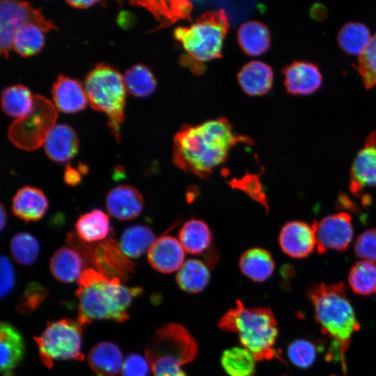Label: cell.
<instances>
[{
    "instance_id": "cell-1",
    "label": "cell",
    "mask_w": 376,
    "mask_h": 376,
    "mask_svg": "<svg viewBox=\"0 0 376 376\" xmlns=\"http://www.w3.org/2000/svg\"><path fill=\"white\" fill-rule=\"evenodd\" d=\"M238 143L251 145L253 141L235 132L225 118L186 125L174 136L172 160L180 170L205 178L226 161Z\"/></svg>"
},
{
    "instance_id": "cell-2",
    "label": "cell",
    "mask_w": 376,
    "mask_h": 376,
    "mask_svg": "<svg viewBox=\"0 0 376 376\" xmlns=\"http://www.w3.org/2000/svg\"><path fill=\"white\" fill-rule=\"evenodd\" d=\"M307 297L313 305L316 322L332 340L331 356L340 361L343 376H347L346 352L360 324L345 285L343 282L313 285L307 290Z\"/></svg>"
},
{
    "instance_id": "cell-3",
    "label": "cell",
    "mask_w": 376,
    "mask_h": 376,
    "mask_svg": "<svg viewBox=\"0 0 376 376\" xmlns=\"http://www.w3.org/2000/svg\"><path fill=\"white\" fill-rule=\"evenodd\" d=\"M121 282L93 268L84 269L75 292L79 300L77 320L84 327L94 320H126L127 309L142 288L127 287Z\"/></svg>"
},
{
    "instance_id": "cell-4",
    "label": "cell",
    "mask_w": 376,
    "mask_h": 376,
    "mask_svg": "<svg viewBox=\"0 0 376 376\" xmlns=\"http://www.w3.org/2000/svg\"><path fill=\"white\" fill-rule=\"evenodd\" d=\"M219 327L238 334L241 345L256 361L279 359L274 348L279 335L277 322L272 311L267 307L248 308L239 300L234 308L225 313Z\"/></svg>"
},
{
    "instance_id": "cell-5",
    "label": "cell",
    "mask_w": 376,
    "mask_h": 376,
    "mask_svg": "<svg viewBox=\"0 0 376 376\" xmlns=\"http://www.w3.org/2000/svg\"><path fill=\"white\" fill-rule=\"evenodd\" d=\"M228 29L227 15L220 9L203 13L188 27L176 28L173 38L187 53L185 63L195 72H201L202 63L221 57Z\"/></svg>"
},
{
    "instance_id": "cell-6",
    "label": "cell",
    "mask_w": 376,
    "mask_h": 376,
    "mask_svg": "<svg viewBox=\"0 0 376 376\" xmlns=\"http://www.w3.org/2000/svg\"><path fill=\"white\" fill-rule=\"evenodd\" d=\"M84 89L91 107L107 115L111 134L119 142L127 90L123 76L111 65L97 64L86 75Z\"/></svg>"
},
{
    "instance_id": "cell-7",
    "label": "cell",
    "mask_w": 376,
    "mask_h": 376,
    "mask_svg": "<svg viewBox=\"0 0 376 376\" xmlns=\"http://www.w3.org/2000/svg\"><path fill=\"white\" fill-rule=\"evenodd\" d=\"M197 345L189 331L178 324L159 329L146 350V359L155 375L175 374L196 355Z\"/></svg>"
},
{
    "instance_id": "cell-8",
    "label": "cell",
    "mask_w": 376,
    "mask_h": 376,
    "mask_svg": "<svg viewBox=\"0 0 376 376\" xmlns=\"http://www.w3.org/2000/svg\"><path fill=\"white\" fill-rule=\"evenodd\" d=\"M84 328L77 320L65 318L48 323L43 332L34 338L43 364L51 368L56 360H84Z\"/></svg>"
},
{
    "instance_id": "cell-9",
    "label": "cell",
    "mask_w": 376,
    "mask_h": 376,
    "mask_svg": "<svg viewBox=\"0 0 376 376\" xmlns=\"http://www.w3.org/2000/svg\"><path fill=\"white\" fill-rule=\"evenodd\" d=\"M56 118L55 105L46 97L35 95L31 110L13 121L8 128V137L20 149L34 150L44 145Z\"/></svg>"
},
{
    "instance_id": "cell-10",
    "label": "cell",
    "mask_w": 376,
    "mask_h": 376,
    "mask_svg": "<svg viewBox=\"0 0 376 376\" xmlns=\"http://www.w3.org/2000/svg\"><path fill=\"white\" fill-rule=\"evenodd\" d=\"M33 24L45 32L56 29L46 19L39 9L29 3L18 1H1L0 4V49L5 57L9 56L16 33L25 25Z\"/></svg>"
},
{
    "instance_id": "cell-11",
    "label": "cell",
    "mask_w": 376,
    "mask_h": 376,
    "mask_svg": "<svg viewBox=\"0 0 376 376\" xmlns=\"http://www.w3.org/2000/svg\"><path fill=\"white\" fill-rule=\"evenodd\" d=\"M315 236L316 249L323 254L328 250L345 251L354 235L352 217L342 212L329 214L311 224Z\"/></svg>"
},
{
    "instance_id": "cell-12",
    "label": "cell",
    "mask_w": 376,
    "mask_h": 376,
    "mask_svg": "<svg viewBox=\"0 0 376 376\" xmlns=\"http://www.w3.org/2000/svg\"><path fill=\"white\" fill-rule=\"evenodd\" d=\"M91 266L122 282L127 281L135 269V263L123 253L119 243L111 238L94 244Z\"/></svg>"
},
{
    "instance_id": "cell-13",
    "label": "cell",
    "mask_w": 376,
    "mask_h": 376,
    "mask_svg": "<svg viewBox=\"0 0 376 376\" xmlns=\"http://www.w3.org/2000/svg\"><path fill=\"white\" fill-rule=\"evenodd\" d=\"M376 187V130L366 138L364 146L353 160L349 188L356 196H362L366 187Z\"/></svg>"
},
{
    "instance_id": "cell-14",
    "label": "cell",
    "mask_w": 376,
    "mask_h": 376,
    "mask_svg": "<svg viewBox=\"0 0 376 376\" xmlns=\"http://www.w3.org/2000/svg\"><path fill=\"white\" fill-rule=\"evenodd\" d=\"M280 248L293 258H304L316 247L315 236L311 225L301 221H290L281 228L279 235Z\"/></svg>"
},
{
    "instance_id": "cell-15",
    "label": "cell",
    "mask_w": 376,
    "mask_h": 376,
    "mask_svg": "<svg viewBox=\"0 0 376 376\" xmlns=\"http://www.w3.org/2000/svg\"><path fill=\"white\" fill-rule=\"evenodd\" d=\"M282 73L285 89L292 95L311 94L320 87L322 82L318 66L311 61H294L283 68Z\"/></svg>"
},
{
    "instance_id": "cell-16",
    "label": "cell",
    "mask_w": 376,
    "mask_h": 376,
    "mask_svg": "<svg viewBox=\"0 0 376 376\" xmlns=\"http://www.w3.org/2000/svg\"><path fill=\"white\" fill-rule=\"evenodd\" d=\"M185 251L178 239L169 235L157 238L148 251L147 258L156 271L170 274L184 264Z\"/></svg>"
},
{
    "instance_id": "cell-17",
    "label": "cell",
    "mask_w": 376,
    "mask_h": 376,
    "mask_svg": "<svg viewBox=\"0 0 376 376\" xmlns=\"http://www.w3.org/2000/svg\"><path fill=\"white\" fill-rule=\"evenodd\" d=\"M109 213L119 220H131L137 217L143 207L141 194L134 187L119 185L111 189L106 197Z\"/></svg>"
},
{
    "instance_id": "cell-18",
    "label": "cell",
    "mask_w": 376,
    "mask_h": 376,
    "mask_svg": "<svg viewBox=\"0 0 376 376\" xmlns=\"http://www.w3.org/2000/svg\"><path fill=\"white\" fill-rule=\"evenodd\" d=\"M48 207V199L44 192L30 185L19 188L12 200L13 214L26 223L41 219Z\"/></svg>"
},
{
    "instance_id": "cell-19",
    "label": "cell",
    "mask_w": 376,
    "mask_h": 376,
    "mask_svg": "<svg viewBox=\"0 0 376 376\" xmlns=\"http://www.w3.org/2000/svg\"><path fill=\"white\" fill-rule=\"evenodd\" d=\"M47 157L54 162L63 163L78 152L79 141L75 132L65 124L55 125L44 143Z\"/></svg>"
},
{
    "instance_id": "cell-20",
    "label": "cell",
    "mask_w": 376,
    "mask_h": 376,
    "mask_svg": "<svg viewBox=\"0 0 376 376\" xmlns=\"http://www.w3.org/2000/svg\"><path fill=\"white\" fill-rule=\"evenodd\" d=\"M0 352L2 376H14L13 370L24 356V344L18 330L8 322L1 324Z\"/></svg>"
},
{
    "instance_id": "cell-21",
    "label": "cell",
    "mask_w": 376,
    "mask_h": 376,
    "mask_svg": "<svg viewBox=\"0 0 376 376\" xmlns=\"http://www.w3.org/2000/svg\"><path fill=\"white\" fill-rule=\"evenodd\" d=\"M55 107L64 113H75L85 108L88 98L81 84L77 80L60 75L53 85Z\"/></svg>"
},
{
    "instance_id": "cell-22",
    "label": "cell",
    "mask_w": 376,
    "mask_h": 376,
    "mask_svg": "<svg viewBox=\"0 0 376 376\" xmlns=\"http://www.w3.org/2000/svg\"><path fill=\"white\" fill-rule=\"evenodd\" d=\"M237 79L242 89L249 95L266 94L272 88L274 73L266 63L253 61L246 63L240 70Z\"/></svg>"
},
{
    "instance_id": "cell-23",
    "label": "cell",
    "mask_w": 376,
    "mask_h": 376,
    "mask_svg": "<svg viewBox=\"0 0 376 376\" xmlns=\"http://www.w3.org/2000/svg\"><path fill=\"white\" fill-rule=\"evenodd\" d=\"M131 3L149 10L160 22L157 28L170 26L181 19H191L193 6L189 1H141Z\"/></svg>"
},
{
    "instance_id": "cell-24",
    "label": "cell",
    "mask_w": 376,
    "mask_h": 376,
    "mask_svg": "<svg viewBox=\"0 0 376 376\" xmlns=\"http://www.w3.org/2000/svg\"><path fill=\"white\" fill-rule=\"evenodd\" d=\"M84 265L82 258L75 250L64 246L52 256L49 269L56 280L70 283L79 279Z\"/></svg>"
},
{
    "instance_id": "cell-25",
    "label": "cell",
    "mask_w": 376,
    "mask_h": 376,
    "mask_svg": "<svg viewBox=\"0 0 376 376\" xmlns=\"http://www.w3.org/2000/svg\"><path fill=\"white\" fill-rule=\"evenodd\" d=\"M239 267L242 273L256 282H263L274 272L275 263L271 253L260 247L246 250L240 256Z\"/></svg>"
},
{
    "instance_id": "cell-26",
    "label": "cell",
    "mask_w": 376,
    "mask_h": 376,
    "mask_svg": "<svg viewBox=\"0 0 376 376\" xmlns=\"http://www.w3.org/2000/svg\"><path fill=\"white\" fill-rule=\"evenodd\" d=\"M75 228L77 235L88 243L105 240L112 232L109 216L100 209H93L81 214Z\"/></svg>"
},
{
    "instance_id": "cell-27",
    "label": "cell",
    "mask_w": 376,
    "mask_h": 376,
    "mask_svg": "<svg viewBox=\"0 0 376 376\" xmlns=\"http://www.w3.org/2000/svg\"><path fill=\"white\" fill-rule=\"evenodd\" d=\"M88 362L98 376H113L120 372L123 364L120 349L110 342L95 345L89 352Z\"/></svg>"
},
{
    "instance_id": "cell-28",
    "label": "cell",
    "mask_w": 376,
    "mask_h": 376,
    "mask_svg": "<svg viewBox=\"0 0 376 376\" xmlns=\"http://www.w3.org/2000/svg\"><path fill=\"white\" fill-rule=\"evenodd\" d=\"M178 240L187 253L200 255L206 252L212 242V233L202 219L187 221L178 233Z\"/></svg>"
},
{
    "instance_id": "cell-29",
    "label": "cell",
    "mask_w": 376,
    "mask_h": 376,
    "mask_svg": "<svg viewBox=\"0 0 376 376\" xmlns=\"http://www.w3.org/2000/svg\"><path fill=\"white\" fill-rule=\"evenodd\" d=\"M237 40L245 54L259 56L266 52L269 47V31L260 22L249 21L240 26L237 32Z\"/></svg>"
},
{
    "instance_id": "cell-30",
    "label": "cell",
    "mask_w": 376,
    "mask_h": 376,
    "mask_svg": "<svg viewBox=\"0 0 376 376\" xmlns=\"http://www.w3.org/2000/svg\"><path fill=\"white\" fill-rule=\"evenodd\" d=\"M210 270L207 265L198 259L186 260L176 274L179 288L189 293L203 290L209 283Z\"/></svg>"
},
{
    "instance_id": "cell-31",
    "label": "cell",
    "mask_w": 376,
    "mask_h": 376,
    "mask_svg": "<svg viewBox=\"0 0 376 376\" xmlns=\"http://www.w3.org/2000/svg\"><path fill=\"white\" fill-rule=\"evenodd\" d=\"M155 240V235L150 227L135 224L124 230L119 246L126 256L137 258L146 251H148Z\"/></svg>"
},
{
    "instance_id": "cell-32",
    "label": "cell",
    "mask_w": 376,
    "mask_h": 376,
    "mask_svg": "<svg viewBox=\"0 0 376 376\" xmlns=\"http://www.w3.org/2000/svg\"><path fill=\"white\" fill-rule=\"evenodd\" d=\"M347 282L357 295L369 296L376 293V264L361 260L350 269Z\"/></svg>"
},
{
    "instance_id": "cell-33",
    "label": "cell",
    "mask_w": 376,
    "mask_h": 376,
    "mask_svg": "<svg viewBox=\"0 0 376 376\" xmlns=\"http://www.w3.org/2000/svg\"><path fill=\"white\" fill-rule=\"evenodd\" d=\"M370 38V30L364 24L349 22L340 29L337 41L340 49L345 52L359 56Z\"/></svg>"
},
{
    "instance_id": "cell-34",
    "label": "cell",
    "mask_w": 376,
    "mask_h": 376,
    "mask_svg": "<svg viewBox=\"0 0 376 376\" xmlns=\"http://www.w3.org/2000/svg\"><path fill=\"white\" fill-rule=\"evenodd\" d=\"M33 104V95L26 87L15 85L1 93V107L9 116L21 118L28 113Z\"/></svg>"
},
{
    "instance_id": "cell-35",
    "label": "cell",
    "mask_w": 376,
    "mask_h": 376,
    "mask_svg": "<svg viewBox=\"0 0 376 376\" xmlns=\"http://www.w3.org/2000/svg\"><path fill=\"white\" fill-rule=\"evenodd\" d=\"M256 359L244 347H235L225 350L221 357L224 371L230 376H252Z\"/></svg>"
},
{
    "instance_id": "cell-36",
    "label": "cell",
    "mask_w": 376,
    "mask_h": 376,
    "mask_svg": "<svg viewBox=\"0 0 376 376\" xmlns=\"http://www.w3.org/2000/svg\"><path fill=\"white\" fill-rule=\"evenodd\" d=\"M123 80L126 89L133 95L139 97L150 95L157 87L152 72L142 64H136L127 70Z\"/></svg>"
},
{
    "instance_id": "cell-37",
    "label": "cell",
    "mask_w": 376,
    "mask_h": 376,
    "mask_svg": "<svg viewBox=\"0 0 376 376\" xmlns=\"http://www.w3.org/2000/svg\"><path fill=\"white\" fill-rule=\"evenodd\" d=\"M44 31L40 26L29 24L22 27L15 34L13 49L22 56L38 53L44 46Z\"/></svg>"
},
{
    "instance_id": "cell-38",
    "label": "cell",
    "mask_w": 376,
    "mask_h": 376,
    "mask_svg": "<svg viewBox=\"0 0 376 376\" xmlns=\"http://www.w3.org/2000/svg\"><path fill=\"white\" fill-rule=\"evenodd\" d=\"M10 249L13 259L23 265L33 264L40 252L37 240L29 233L15 235L10 240Z\"/></svg>"
},
{
    "instance_id": "cell-39",
    "label": "cell",
    "mask_w": 376,
    "mask_h": 376,
    "mask_svg": "<svg viewBox=\"0 0 376 376\" xmlns=\"http://www.w3.org/2000/svg\"><path fill=\"white\" fill-rule=\"evenodd\" d=\"M318 347L311 340L299 338L292 341L287 348L290 362L297 368L306 369L312 366L318 356Z\"/></svg>"
},
{
    "instance_id": "cell-40",
    "label": "cell",
    "mask_w": 376,
    "mask_h": 376,
    "mask_svg": "<svg viewBox=\"0 0 376 376\" xmlns=\"http://www.w3.org/2000/svg\"><path fill=\"white\" fill-rule=\"evenodd\" d=\"M357 70L367 89L376 86V33L359 55Z\"/></svg>"
},
{
    "instance_id": "cell-41",
    "label": "cell",
    "mask_w": 376,
    "mask_h": 376,
    "mask_svg": "<svg viewBox=\"0 0 376 376\" xmlns=\"http://www.w3.org/2000/svg\"><path fill=\"white\" fill-rule=\"evenodd\" d=\"M47 294V290L41 285L29 283L19 301L17 310L23 314L31 313L40 304Z\"/></svg>"
},
{
    "instance_id": "cell-42",
    "label": "cell",
    "mask_w": 376,
    "mask_h": 376,
    "mask_svg": "<svg viewBox=\"0 0 376 376\" xmlns=\"http://www.w3.org/2000/svg\"><path fill=\"white\" fill-rule=\"evenodd\" d=\"M356 256L362 260L376 263V228H370L361 233L354 244Z\"/></svg>"
},
{
    "instance_id": "cell-43",
    "label": "cell",
    "mask_w": 376,
    "mask_h": 376,
    "mask_svg": "<svg viewBox=\"0 0 376 376\" xmlns=\"http://www.w3.org/2000/svg\"><path fill=\"white\" fill-rule=\"evenodd\" d=\"M150 365L147 359L138 354H131L122 366V376H148Z\"/></svg>"
},
{
    "instance_id": "cell-44",
    "label": "cell",
    "mask_w": 376,
    "mask_h": 376,
    "mask_svg": "<svg viewBox=\"0 0 376 376\" xmlns=\"http://www.w3.org/2000/svg\"><path fill=\"white\" fill-rule=\"evenodd\" d=\"M1 297L7 295L15 285V272L10 260L5 256H1Z\"/></svg>"
},
{
    "instance_id": "cell-45",
    "label": "cell",
    "mask_w": 376,
    "mask_h": 376,
    "mask_svg": "<svg viewBox=\"0 0 376 376\" xmlns=\"http://www.w3.org/2000/svg\"><path fill=\"white\" fill-rule=\"evenodd\" d=\"M63 180L68 185L75 187L80 184L81 175L77 169L71 166L68 164L65 168Z\"/></svg>"
},
{
    "instance_id": "cell-46",
    "label": "cell",
    "mask_w": 376,
    "mask_h": 376,
    "mask_svg": "<svg viewBox=\"0 0 376 376\" xmlns=\"http://www.w3.org/2000/svg\"><path fill=\"white\" fill-rule=\"evenodd\" d=\"M97 1H67L66 3L69 4L70 6L77 8H86L90 6H93L96 3H97Z\"/></svg>"
},
{
    "instance_id": "cell-47",
    "label": "cell",
    "mask_w": 376,
    "mask_h": 376,
    "mask_svg": "<svg viewBox=\"0 0 376 376\" xmlns=\"http://www.w3.org/2000/svg\"><path fill=\"white\" fill-rule=\"evenodd\" d=\"M0 207H1L0 209V217H0V230L1 231H2L4 229L6 224L7 215H6V212L3 204H1Z\"/></svg>"
},
{
    "instance_id": "cell-48",
    "label": "cell",
    "mask_w": 376,
    "mask_h": 376,
    "mask_svg": "<svg viewBox=\"0 0 376 376\" xmlns=\"http://www.w3.org/2000/svg\"><path fill=\"white\" fill-rule=\"evenodd\" d=\"M77 167V169L82 175H85L88 172V166L83 163H79Z\"/></svg>"
},
{
    "instance_id": "cell-49",
    "label": "cell",
    "mask_w": 376,
    "mask_h": 376,
    "mask_svg": "<svg viewBox=\"0 0 376 376\" xmlns=\"http://www.w3.org/2000/svg\"><path fill=\"white\" fill-rule=\"evenodd\" d=\"M154 376H187V375L184 373V371L182 370L181 372L178 373H175V374H164V375H154Z\"/></svg>"
},
{
    "instance_id": "cell-50",
    "label": "cell",
    "mask_w": 376,
    "mask_h": 376,
    "mask_svg": "<svg viewBox=\"0 0 376 376\" xmlns=\"http://www.w3.org/2000/svg\"><path fill=\"white\" fill-rule=\"evenodd\" d=\"M252 376H253V375H252Z\"/></svg>"
}]
</instances>
